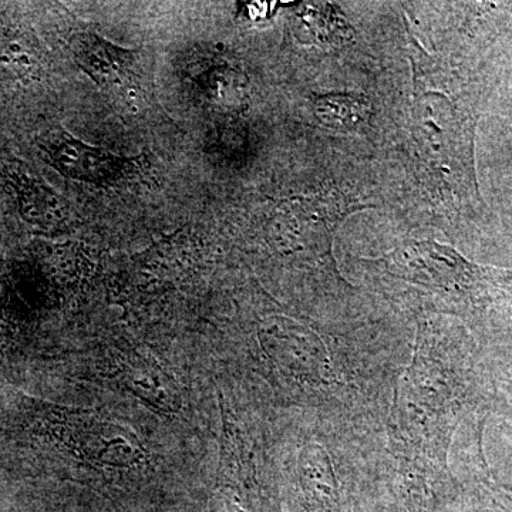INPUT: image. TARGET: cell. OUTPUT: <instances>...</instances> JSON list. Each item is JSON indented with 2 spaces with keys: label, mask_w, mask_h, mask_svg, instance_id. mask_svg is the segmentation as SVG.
I'll use <instances>...</instances> for the list:
<instances>
[{
  "label": "cell",
  "mask_w": 512,
  "mask_h": 512,
  "mask_svg": "<svg viewBox=\"0 0 512 512\" xmlns=\"http://www.w3.org/2000/svg\"><path fill=\"white\" fill-rule=\"evenodd\" d=\"M369 111L366 100L342 94L320 97L315 103V113L320 123L338 130H353L365 123Z\"/></svg>",
  "instance_id": "8992f818"
},
{
  "label": "cell",
  "mask_w": 512,
  "mask_h": 512,
  "mask_svg": "<svg viewBox=\"0 0 512 512\" xmlns=\"http://www.w3.org/2000/svg\"><path fill=\"white\" fill-rule=\"evenodd\" d=\"M43 72V53L35 36L16 25L0 20V77L35 80Z\"/></svg>",
  "instance_id": "277c9868"
},
{
  "label": "cell",
  "mask_w": 512,
  "mask_h": 512,
  "mask_svg": "<svg viewBox=\"0 0 512 512\" xmlns=\"http://www.w3.org/2000/svg\"><path fill=\"white\" fill-rule=\"evenodd\" d=\"M36 144L57 173L100 188L124 184L137 177L146 165L144 157L120 156L106 148L92 146L59 126L43 131Z\"/></svg>",
  "instance_id": "7a4b0ae2"
},
{
  "label": "cell",
  "mask_w": 512,
  "mask_h": 512,
  "mask_svg": "<svg viewBox=\"0 0 512 512\" xmlns=\"http://www.w3.org/2000/svg\"><path fill=\"white\" fill-rule=\"evenodd\" d=\"M5 180L15 194L20 215L33 227L59 231L72 221L69 202L25 164L5 167Z\"/></svg>",
  "instance_id": "3957f363"
},
{
  "label": "cell",
  "mask_w": 512,
  "mask_h": 512,
  "mask_svg": "<svg viewBox=\"0 0 512 512\" xmlns=\"http://www.w3.org/2000/svg\"><path fill=\"white\" fill-rule=\"evenodd\" d=\"M184 77L191 84L192 93L212 106H231L237 100L241 77L225 64L215 62L212 57L188 59Z\"/></svg>",
  "instance_id": "5b68a950"
},
{
  "label": "cell",
  "mask_w": 512,
  "mask_h": 512,
  "mask_svg": "<svg viewBox=\"0 0 512 512\" xmlns=\"http://www.w3.org/2000/svg\"><path fill=\"white\" fill-rule=\"evenodd\" d=\"M69 47L77 66L126 113L138 117L160 109L154 94L153 60L146 50L114 45L93 32L74 33Z\"/></svg>",
  "instance_id": "6da1fadb"
}]
</instances>
